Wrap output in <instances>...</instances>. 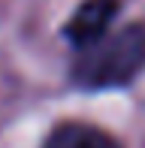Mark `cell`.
Returning <instances> with one entry per match:
<instances>
[{
    "instance_id": "obj_1",
    "label": "cell",
    "mask_w": 145,
    "mask_h": 148,
    "mask_svg": "<svg viewBox=\"0 0 145 148\" xmlns=\"http://www.w3.org/2000/svg\"><path fill=\"white\" fill-rule=\"evenodd\" d=\"M145 66V24L106 33L85 45L72 64V82L82 88H121L130 85Z\"/></svg>"
},
{
    "instance_id": "obj_2",
    "label": "cell",
    "mask_w": 145,
    "mask_h": 148,
    "mask_svg": "<svg viewBox=\"0 0 145 148\" xmlns=\"http://www.w3.org/2000/svg\"><path fill=\"white\" fill-rule=\"evenodd\" d=\"M115 12H118V0H88V3H82L67 24L70 42L85 49V45L97 42L100 36H106Z\"/></svg>"
},
{
    "instance_id": "obj_3",
    "label": "cell",
    "mask_w": 145,
    "mask_h": 148,
    "mask_svg": "<svg viewBox=\"0 0 145 148\" xmlns=\"http://www.w3.org/2000/svg\"><path fill=\"white\" fill-rule=\"evenodd\" d=\"M42 148H121L115 136H109L106 130L85 121H67V124L55 127L49 133V139Z\"/></svg>"
}]
</instances>
